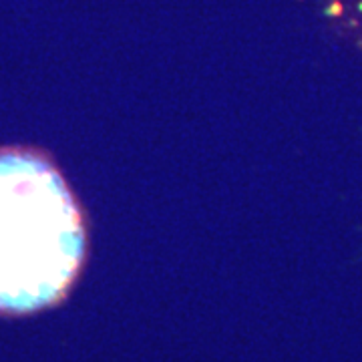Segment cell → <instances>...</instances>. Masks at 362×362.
<instances>
[{"label": "cell", "mask_w": 362, "mask_h": 362, "mask_svg": "<svg viewBox=\"0 0 362 362\" xmlns=\"http://www.w3.org/2000/svg\"><path fill=\"white\" fill-rule=\"evenodd\" d=\"M85 230L63 177L26 151H0V312H33L65 294Z\"/></svg>", "instance_id": "6da1fadb"}]
</instances>
